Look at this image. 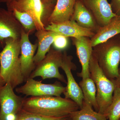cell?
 Masks as SVG:
<instances>
[{
  "instance_id": "obj_1",
  "label": "cell",
  "mask_w": 120,
  "mask_h": 120,
  "mask_svg": "<svg viewBox=\"0 0 120 120\" xmlns=\"http://www.w3.org/2000/svg\"><path fill=\"white\" fill-rule=\"evenodd\" d=\"M80 109L75 102L61 97H30L24 98L22 109L26 112L45 116L69 117Z\"/></svg>"
},
{
  "instance_id": "obj_2",
  "label": "cell",
  "mask_w": 120,
  "mask_h": 120,
  "mask_svg": "<svg viewBox=\"0 0 120 120\" xmlns=\"http://www.w3.org/2000/svg\"><path fill=\"white\" fill-rule=\"evenodd\" d=\"M20 40L7 39L0 52V76L5 83L10 84L13 89L24 82L20 60Z\"/></svg>"
},
{
  "instance_id": "obj_3",
  "label": "cell",
  "mask_w": 120,
  "mask_h": 120,
  "mask_svg": "<svg viewBox=\"0 0 120 120\" xmlns=\"http://www.w3.org/2000/svg\"><path fill=\"white\" fill-rule=\"evenodd\" d=\"M118 35L94 46L92 52L103 73L113 81L118 77L120 63V37Z\"/></svg>"
},
{
  "instance_id": "obj_4",
  "label": "cell",
  "mask_w": 120,
  "mask_h": 120,
  "mask_svg": "<svg viewBox=\"0 0 120 120\" xmlns=\"http://www.w3.org/2000/svg\"><path fill=\"white\" fill-rule=\"evenodd\" d=\"M90 77L97 88V99L98 112L106 115L112 102L115 84L113 81L107 78L98 65L92 54L89 64Z\"/></svg>"
},
{
  "instance_id": "obj_5",
  "label": "cell",
  "mask_w": 120,
  "mask_h": 120,
  "mask_svg": "<svg viewBox=\"0 0 120 120\" xmlns=\"http://www.w3.org/2000/svg\"><path fill=\"white\" fill-rule=\"evenodd\" d=\"M63 57L64 53L61 50L51 47L44 59L36 65L29 77L34 79L40 76L42 80L56 78L67 83V80L59 70L63 61Z\"/></svg>"
},
{
  "instance_id": "obj_6",
  "label": "cell",
  "mask_w": 120,
  "mask_h": 120,
  "mask_svg": "<svg viewBox=\"0 0 120 120\" xmlns=\"http://www.w3.org/2000/svg\"><path fill=\"white\" fill-rule=\"evenodd\" d=\"M26 82L24 85L16 88L15 90L18 94L25 95L26 97H60L66 90V87L57 81L53 84H46L42 83V81H38L29 77Z\"/></svg>"
},
{
  "instance_id": "obj_7",
  "label": "cell",
  "mask_w": 120,
  "mask_h": 120,
  "mask_svg": "<svg viewBox=\"0 0 120 120\" xmlns=\"http://www.w3.org/2000/svg\"><path fill=\"white\" fill-rule=\"evenodd\" d=\"M63 61L60 68L64 72L67 77V86L64 93L65 98L70 99L75 102L81 109L82 106L84 97L82 89L77 84L72 73V70L76 69L75 65L72 62V57L67 52L64 53Z\"/></svg>"
},
{
  "instance_id": "obj_8",
  "label": "cell",
  "mask_w": 120,
  "mask_h": 120,
  "mask_svg": "<svg viewBox=\"0 0 120 120\" xmlns=\"http://www.w3.org/2000/svg\"><path fill=\"white\" fill-rule=\"evenodd\" d=\"M23 98L15 94L10 84L5 83L0 91V120L17 116L22 109Z\"/></svg>"
},
{
  "instance_id": "obj_9",
  "label": "cell",
  "mask_w": 120,
  "mask_h": 120,
  "mask_svg": "<svg viewBox=\"0 0 120 120\" xmlns=\"http://www.w3.org/2000/svg\"><path fill=\"white\" fill-rule=\"evenodd\" d=\"M29 36V34L26 33L22 28L20 40L21 55L20 60L21 71L24 82L29 78L36 67L34 58L38 47V42L34 44L31 43Z\"/></svg>"
},
{
  "instance_id": "obj_10",
  "label": "cell",
  "mask_w": 120,
  "mask_h": 120,
  "mask_svg": "<svg viewBox=\"0 0 120 120\" xmlns=\"http://www.w3.org/2000/svg\"><path fill=\"white\" fill-rule=\"evenodd\" d=\"M23 27L11 12L0 8V48L8 38L20 39Z\"/></svg>"
},
{
  "instance_id": "obj_11",
  "label": "cell",
  "mask_w": 120,
  "mask_h": 120,
  "mask_svg": "<svg viewBox=\"0 0 120 120\" xmlns=\"http://www.w3.org/2000/svg\"><path fill=\"white\" fill-rule=\"evenodd\" d=\"M7 4L8 11L15 9L30 15L34 20L37 31L45 30V26L41 20L43 6L41 0H13Z\"/></svg>"
},
{
  "instance_id": "obj_12",
  "label": "cell",
  "mask_w": 120,
  "mask_h": 120,
  "mask_svg": "<svg viewBox=\"0 0 120 120\" xmlns=\"http://www.w3.org/2000/svg\"><path fill=\"white\" fill-rule=\"evenodd\" d=\"M73 45L82 67V70L77 75L83 79L90 77L89 64L93 52L90 38L86 37L72 38Z\"/></svg>"
},
{
  "instance_id": "obj_13",
  "label": "cell",
  "mask_w": 120,
  "mask_h": 120,
  "mask_svg": "<svg viewBox=\"0 0 120 120\" xmlns=\"http://www.w3.org/2000/svg\"><path fill=\"white\" fill-rule=\"evenodd\" d=\"M45 28L46 30L53 31L68 38L86 37L91 38L95 34L91 30L80 26L75 21L71 20L59 23H51Z\"/></svg>"
},
{
  "instance_id": "obj_14",
  "label": "cell",
  "mask_w": 120,
  "mask_h": 120,
  "mask_svg": "<svg viewBox=\"0 0 120 120\" xmlns=\"http://www.w3.org/2000/svg\"><path fill=\"white\" fill-rule=\"evenodd\" d=\"M84 1L100 27L107 25L117 16L113 11L107 0H84Z\"/></svg>"
},
{
  "instance_id": "obj_15",
  "label": "cell",
  "mask_w": 120,
  "mask_h": 120,
  "mask_svg": "<svg viewBox=\"0 0 120 120\" xmlns=\"http://www.w3.org/2000/svg\"><path fill=\"white\" fill-rule=\"evenodd\" d=\"M70 20L75 21L82 27L91 30L95 34L100 27L90 10L80 0L76 1Z\"/></svg>"
},
{
  "instance_id": "obj_16",
  "label": "cell",
  "mask_w": 120,
  "mask_h": 120,
  "mask_svg": "<svg viewBox=\"0 0 120 120\" xmlns=\"http://www.w3.org/2000/svg\"><path fill=\"white\" fill-rule=\"evenodd\" d=\"M120 34V16L113 17L107 25L99 28L90 38L92 47L103 43L113 37Z\"/></svg>"
},
{
  "instance_id": "obj_17",
  "label": "cell",
  "mask_w": 120,
  "mask_h": 120,
  "mask_svg": "<svg viewBox=\"0 0 120 120\" xmlns=\"http://www.w3.org/2000/svg\"><path fill=\"white\" fill-rule=\"evenodd\" d=\"M77 0H57L53 11L48 21L49 24L59 23L71 19Z\"/></svg>"
},
{
  "instance_id": "obj_18",
  "label": "cell",
  "mask_w": 120,
  "mask_h": 120,
  "mask_svg": "<svg viewBox=\"0 0 120 120\" xmlns=\"http://www.w3.org/2000/svg\"><path fill=\"white\" fill-rule=\"evenodd\" d=\"M58 34L45 30H37L35 35L38 39V49L34 61L35 65L43 60L49 51L55 37Z\"/></svg>"
},
{
  "instance_id": "obj_19",
  "label": "cell",
  "mask_w": 120,
  "mask_h": 120,
  "mask_svg": "<svg viewBox=\"0 0 120 120\" xmlns=\"http://www.w3.org/2000/svg\"><path fill=\"white\" fill-rule=\"evenodd\" d=\"M69 117L73 120H108L105 115L95 111L84 99L82 108L72 113Z\"/></svg>"
},
{
  "instance_id": "obj_20",
  "label": "cell",
  "mask_w": 120,
  "mask_h": 120,
  "mask_svg": "<svg viewBox=\"0 0 120 120\" xmlns=\"http://www.w3.org/2000/svg\"><path fill=\"white\" fill-rule=\"evenodd\" d=\"M79 84L83 94L84 100L89 103L95 111L98 112L97 88L93 80L90 77L83 79Z\"/></svg>"
},
{
  "instance_id": "obj_21",
  "label": "cell",
  "mask_w": 120,
  "mask_h": 120,
  "mask_svg": "<svg viewBox=\"0 0 120 120\" xmlns=\"http://www.w3.org/2000/svg\"><path fill=\"white\" fill-rule=\"evenodd\" d=\"M9 11L11 12L15 18L19 22L26 33L30 35L37 30L34 20L28 13L20 11L14 8Z\"/></svg>"
},
{
  "instance_id": "obj_22",
  "label": "cell",
  "mask_w": 120,
  "mask_h": 120,
  "mask_svg": "<svg viewBox=\"0 0 120 120\" xmlns=\"http://www.w3.org/2000/svg\"><path fill=\"white\" fill-rule=\"evenodd\" d=\"M108 120L120 119V85L115 84L112 102L106 114Z\"/></svg>"
},
{
  "instance_id": "obj_23",
  "label": "cell",
  "mask_w": 120,
  "mask_h": 120,
  "mask_svg": "<svg viewBox=\"0 0 120 120\" xmlns=\"http://www.w3.org/2000/svg\"><path fill=\"white\" fill-rule=\"evenodd\" d=\"M68 117L45 116L26 112L22 109L17 114L15 120H64Z\"/></svg>"
},
{
  "instance_id": "obj_24",
  "label": "cell",
  "mask_w": 120,
  "mask_h": 120,
  "mask_svg": "<svg viewBox=\"0 0 120 120\" xmlns=\"http://www.w3.org/2000/svg\"><path fill=\"white\" fill-rule=\"evenodd\" d=\"M68 38L61 35H57L54 38L53 45L56 49L61 50L66 49L68 44Z\"/></svg>"
},
{
  "instance_id": "obj_25",
  "label": "cell",
  "mask_w": 120,
  "mask_h": 120,
  "mask_svg": "<svg viewBox=\"0 0 120 120\" xmlns=\"http://www.w3.org/2000/svg\"><path fill=\"white\" fill-rule=\"evenodd\" d=\"M110 5L114 13L120 16V0H112Z\"/></svg>"
},
{
  "instance_id": "obj_26",
  "label": "cell",
  "mask_w": 120,
  "mask_h": 120,
  "mask_svg": "<svg viewBox=\"0 0 120 120\" xmlns=\"http://www.w3.org/2000/svg\"><path fill=\"white\" fill-rule=\"evenodd\" d=\"M43 4V8L48 9L54 7L53 4L54 0H41Z\"/></svg>"
},
{
  "instance_id": "obj_27",
  "label": "cell",
  "mask_w": 120,
  "mask_h": 120,
  "mask_svg": "<svg viewBox=\"0 0 120 120\" xmlns=\"http://www.w3.org/2000/svg\"><path fill=\"white\" fill-rule=\"evenodd\" d=\"M115 84L116 85H120V67L119 68V71H118V77L116 80L114 81Z\"/></svg>"
},
{
  "instance_id": "obj_28",
  "label": "cell",
  "mask_w": 120,
  "mask_h": 120,
  "mask_svg": "<svg viewBox=\"0 0 120 120\" xmlns=\"http://www.w3.org/2000/svg\"><path fill=\"white\" fill-rule=\"evenodd\" d=\"M5 84V82L4 80L2 79L1 77L0 76V91Z\"/></svg>"
},
{
  "instance_id": "obj_29",
  "label": "cell",
  "mask_w": 120,
  "mask_h": 120,
  "mask_svg": "<svg viewBox=\"0 0 120 120\" xmlns=\"http://www.w3.org/2000/svg\"><path fill=\"white\" fill-rule=\"evenodd\" d=\"M12 0H0V2H7L8 3Z\"/></svg>"
},
{
  "instance_id": "obj_30",
  "label": "cell",
  "mask_w": 120,
  "mask_h": 120,
  "mask_svg": "<svg viewBox=\"0 0 120 120\" xmlns=\"http://www.w3.org/2000/svg\"><path fill=\"white\" fill-rule=\"evenodd\" d=\"M64 120H72L71 119L70 117H67V118H65Z\"/></svg>"
},
{
  "instance_id": "obj_31",
  "label": "cell",
  "mask_w": 120,
  "mask_h": 120,
  "mask_svg": "<svg viewBox=\"0 0 120 120\" xmlns=\"http://www.w3.org/2000/svg\"></svg>"
}]
</instances>
